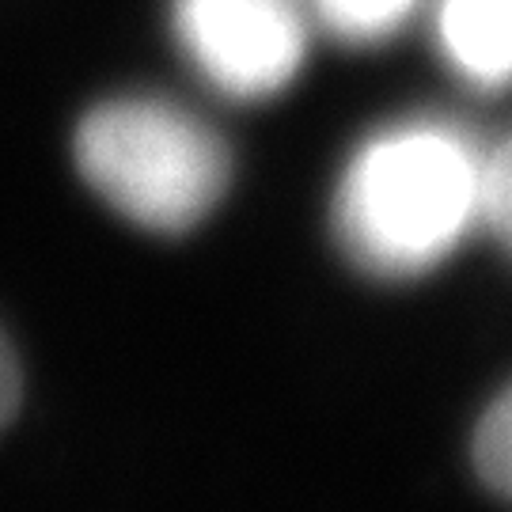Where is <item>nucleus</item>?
Returning <instances> with one entry per match:
<instances>
[{
  "label": "nucleus",
  "instance_id": "obj_1",
  "mask_svg": "<svg viewBox=\"0 0 512 512\" xmlns=\"http://www.w3.org/2000/svg\"><path fill=\"white\" fill-rule=\"evenodd\" d=\"M482 152L459 129L410 118L353 152L334 198L349 258L380 277H414L478 224Z\"/></svg>",
  "mask_w": 512,
  "mask_h": 512
},
{
  "label": "nucleus",
  "instance_id": "obj_2",
  "mask_svg": "<svg viewBox=\"0 0 512 512\" xmlns=\"http://www.w3.org/2000/svg\"><path fill=\"white\" fill-rule=\"evenodd\" d=\"M76 164L99 198L152 232L194 228L232 179L217 133L190 110L148 95L99 103L76 129Z\"/></svg>",
  "mask_w": 512,
  "mask_h": 512
},
{
  "label": "nucleus",
  "instance_id": "obj_3",
  "mask_svg": "<svg viewBox=\"0 0 512 512\" xmlns=\"http://www.w3.org/2000/svg\"><path fill=\"white\" fill-rule=\"evenodd\" d=\"M175 35L194 69L232 99L289 88L308 54L289 0H175Z\"/></svg>",
  "mask_w": 512,
  "mask_h": 512
},
{
  "label": "nucleus",
  "instance_id": "obj_4",
  "mask_svg": "<svg viewBox=\"0 0 512 512\" xmlns=\"http://www.w3.org/2000/svg\"><path fill=\"white\" fill-rule=\"evenodd\" d=\"M437 42L475 88L512 84V0H440Z\"/></svg>",
  "mask_w": 512,
  "mask_h": 512
},
{
  "label": "nucleus",
  "instance_id": "obj_5",
  "mask_svg": "<svg viewBox=\"0 0 512 512\" xmlns=\"http://www.w3.org/2000/svg\"><path fill=\"white\" fill-rule=\"evenodd\" d=\"M330 31L346 42H380L399 31L418 0H315Z\"/></svg>",
  "mask_w": 512,
  "mask_h": 512
},
{
  "label": "nucleus",
  "instance_id": "obj_6",
  "mask_svg": "<svg viewBox=\"0 0 512 512\" xmlns=\"http://www.w3.org/2000/svg\"><path fill=\"white\" fill-rule=\"evenodd\" d=\"M475 459L482 478L497 494L512 497V387L497 399L478 425Z\"/></svg>",
  "mask_w": 512,
  "mask_h": 512
},
{
  "label": "nucleus",
  "instance_id": "obj_7",
  "mask_svg": "<svg viewBox=\"0 0 512 512\" xmlns=\"http://www.w3.org/2000/svg\"><path fill=\"white\" fill-rule=\"evenodd\" d=\"M478 224H486L501 247L512 251V137L482 156V202H478Z\"/></svg>",
  "mask_w": 512,
  "mask_h": 512
},
{
  "label": "nucleus",
  "instance_id": "obj_8",
  "mask_svg": "<svg viewBox=\"0 0 512 512\" xmlns=\"http://www.w3.org/2000/svg\"><path fill=\"white\" fill-rule=\"evenodd\" d=\"M16 403H19V365L12 346H8V338L0 334V429L16 414Z\"/></svg>",
  "mask_w": 512,
  "mask_h": 512
}]
</instances>
